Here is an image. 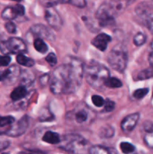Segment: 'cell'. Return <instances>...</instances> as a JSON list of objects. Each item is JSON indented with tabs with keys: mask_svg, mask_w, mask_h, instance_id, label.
I'll return each mask as SVG.
<instances>
[{
	"mask_svg": "<svg viewBox=\"0 0 153 154\" xmlns=\"http://www.w3.org/2000/svg\"><path fill=\"white\" fill-rule=\"evenodd\" d=\"M56 68L50 81V89L55 95L70 94L77 91L82 84L84 66L80 60L67 57Z\"/></svg>",
	"mask_w": 153,
	"mask_h": 154,
	"instance_id": "6da1fadb",
	"label": "cell"
},
{
	"mask_svg": "<svg viewBox=\"0 0 153 154\" xmlns=\"http://www.w3.org/2000/svg\"><path fill=\"white\" fill-rule=\"evenodd\" d=\"M128 1H106L102 3L96 11V19L101 27L112 25L115 17L124 11L130 4Z\"/></svg>",
	"mask_w": 153,
	"mask_h": 154,
	"instance_id": "7a4b0ae2",
	"label": "cell"
},
{
	"mask_svg": "<svg viewBox=\"0 0 153 154\" xmlns=\"http://www.w3.org/2000/svg\"><path fill=\"white\" fill-rule=\"evenodd\" d=\"M84 75L87 83L93 88L100 90L110 78V71L104 65L91 61L84 66Z\"/></svg>",
	"mask_w": 153,
	"mask_h": 154,
	"instance_id": "3957f363",
	"label": "cell"
},
{
	"mask_svg": "<svg viewBox=\"0 0 153 154\" xmlns=\"http://www.w3.org/2000/svg\"><path fill=\"white\" fill-rule=\"evenodd\" d=\"M60 147L70 154H89L91 146L86 139L79 134H67L61 139Z\"/></svg>",
	"mask_w": 153,
	"mask_h": 154,
	"instance_id": "277c9868",
	"label": "cell"
},
{
	"mask_svg": "<svg viewBox=\"0 0 153 154\" xmlns=\"http://www.w3.org/2000/svg\"><path fill=\"white\" fill-rule=\"evenodd\" d=\"M128 61L126 48L121 45H117L110 51L107 56V62L114 70L122 73L126 69Z\"/></svg>",
	"mask_w": 153,
	"mask_h": 154,
	"instance_id": "5b68a950",
	"label": "cell"
},
{
	"mask_svg": "<svg viewBox=\"0 0 153 154\" xmlns=\"http://www.w3.org/2000/svg\"><path fill=\"white\" fill-rule=\"evenodd\" d=\"M70 119L74 121L76 124L88 125L93 120L95 117V113L93 112L85 104H80L77 108H74L72 111L68 114Z\"/></svg>",
	"mask_w": 153,
	"mask_h": 154,
	"instance_id": "8992f818",
	"label": "cell"
},
{
	"mask_svg": "<svg viewBox=\"0 0 153 154\" xmlns=\"http://www.w3.org/2000/svg\"><path fill=\"white\" fill-rule=\"evenodd\" d=\"M0 51L8 56L9 54H22L26 51V45L22 39L12 37L0 42Z\"/></svg>",
	"mask_w": 153,
	"mask_h": 154,
	"instance_id": "52a82bcc",
	"label": "cell"
},
{
	"mask_svg": "<svg viewBox=\"0 0 153 154\" xmlns=\"http://www.w3.org/2000/svg\"><path fill=\"white\" fill-rule=\"evenodd\" d=\"M29 126V117L27 115L21 117L19 120L14 122L6 131H4L3 135L10 137H19L23 135Z\"/></svg>",
	"mask_w": 153,
	"mask_h": 154,
	"instance_id": "ba28073f",
	"label": "cell"
},
{
	"mask_svg": "<svg viewBox=\"0 0 153 154\" xmlns=\"http://www.w3.org/2000/svg\"><path fill=\"white\" fill-rule=\"evenodd\" d=\"M21 71L19 66L16 65L10 66L6 70L0 72V82L5 83L6 84L11 85L14 84L17 78L20 77Z\"/></svg>",
	"mask_w": 153,
	"mask_h": 154,
	"instance_id": "9c48e42d",
	"label": "cell"
},
{
	"mask_svg": "<svg viewBox=\"0 0 153 154\" xmlns=\"http://www.w3.org/2000/svg\"><path fill=\"white\" fill-rule=\"evenodd\" d=\"M30 32L38 38L41 39H46L50 42H54L56 39L53 32L46 26L43 24H35L30 27Z\"/></svg>",
	"mask_w": 153,
	"mask_h": 154,
	"instance_id": "30bf717a",
	"label": "cell"
},
{
	"mask_svg": "<svg viewBox=\"0 0 153 154\" xmlns=\"http://www.w3.org/2000/svg\"><path fill=\"white\" fill-rule=\"evenodd\" d=\"M45 20L47 23L55 30H59L63 26V21L57 11L54 8H47L45 11Z\"/></svg>",
	"mask_w": 153,
	"mask_h": 154,
	"instance_id": "8fae6325",
	"label": "cell"
},
{
	"mask_svg": "<svg viewBox=\"0 0 153 154\" xmlns=\"http://www.w3.org/2000/svg\"><path fill=\"white\" fill-rule=\"evenodd\" d=\"M139 119V113H134V114H128V116H126L121 122V129L123 132L128 133V132H132L136 125L137 124Z\"/></svg>",
	"mask_w": 153,
	"mask_h": 154,
	"instance_id": "7c38bea8",
	"label": "cell"
},
{
	"mask_svg": "<svg viewBox=\"0 0 153 154\" xmlns=\"http://www.w3.org/2000/svg\"><path fill=\"white\" fill-rule=\"evenodd\" d=\"M112 38L110 36L105 33H100L92 41V45L95 47L98 50L100 51H104L107 48L108 44L111 42Z\"/></svg>",
	"mask_w": 153,
	"mask_h": 154,
	"instance_id": "4fadbf2b",
	"label": "cell"
},
{
	"mask_svg": "<svg viewBox=\"0 0 153 154\" xmlns=\"http://www.w3.org/2000/svg\"><path fill=\"white\" fill-rule=\"evenodd\" d=\"M136 14L138 17L142 18V20L145 18L151 17L152 14V5H150L149 2H141L136 6L135 9Z\"/></svg>",
	"mask_w": 153,
	"mask_h": 154,
	"instance_id": "5bb4252c",
	"label": "cell"
},
{
	"mask_svg": "<svg viewBox=\"0 0 153 154\" xmlns=\"http://www.w3.org/2000/svg\"><path fill=\"white\" fill-rule=\"evenodd\" d=\"M27 93H28V91H27L26 87L22 85H20L11 92L10 97L12 101L16 102V101L21 100L22 99L25 98Z\"/></svg>",
	"mask_w": 153,
	"mask_h": 154,
	"instance_id": "9a60e30c",
	"label": "cell"
},
{
	"mask_svg": "<svg viewBox=\"0 0 153 154\" xmlns=\"http://www.w3.org/2000/svg\"><path fill=\"white\" fill-rule=\"evenodd\" d=\"M89 154H118L116 150L111 147L101 145L91 146L89 149Z\"/></svg>",
	"mask_w": 153,
	"mask_h": 154,
	"instance_id": "2e32d148",
	"label": "cell"
},
{
	"mask_svg": "<svg viewBox=\"0 0 153 154\" xmlns=\"http://www.w3.org/2000/svg\"><path fill=\"white\" fill-rule=\"evenodd\" d=\"M60 135L55 132H51V131H47L44 133V135L42 137V140L44 142L48 143L50 144H58L61 142Z\"/></svg>",
	"mask_w": 153,
	"mask_h": 154,
	"instance_id": "e0dca14e",
	"label": "cell"
},
{
	"mask_svg": "<svg viewBox=\"0 0 153 154\" xmlns=\"http://www.w3.org/2000/svg\"><path fill=\"white\" fill-rule=\"evenodd\" d=\"M24 73L20 74L21 77V84L20 85L24 86L27 88V87L32 85L34 81V76L33 75L31 72H28V71H24Z\"/></svg>",
	"mask_w": 153,
	"mask_h": 154,
	"instance_id": "ac0fdd59",
	"label": "cell"
},
{
	"mask_svg": "<svg viewBox=\"0 0 153 154\" xmlns=\"http://www.w3.org/2000/svg\"><path fill=\"white\" fill-rule=\"evenodd\" d=\"M1 16L2 19L7 20L9 21L14 20L16 17H18L14 9V7H10V6H8L2 11Z\"/></svg>",
	"mask_w": 153,
	"mask_h": 154,
	"instance_id": "d6986e66",
	"label": "cell"
},
{
	"mask_svg": "<svg viewBox=\"0 0 153 154\" xmlns=\"http://www.w3.org/2000/svg\"><path fill=\"white\" fill-rule=\"evenodd\" d=\"M16 62L18 64L21 65V66H26V67H32L34 65V61L32 58L26 57V56L23 55V54H18L16 56Z\"/></svg>",
	"mask_w": 153,
	"mask_h": 154,
	"instance_id": "ffe728a7",
	"label": "cell"
},
{
	"mask_svg": "<svg viewBox=\"0 0 153 154\" xmlns=\"http://www.w3.org/2000/svg\"><path fill=\"white\" fill-rule=\"evenodd\" d=\"M115 134V129L111 126H104L100 129L99 136L102 138H110L113 137Z\"/></svg>",
	"mask_w": 153,
	"mask_h": 154,
	"instance_id": "44dd1931",
	"label": "cell"
},
{
	"mask_svg": "<svg viewBox=\"0 0 153 154\" xmlns=\"http://www.w3.org/2000/svg\"><path fill=\"white\" fill-rule=\"evenodd\" d=\"M34 48L40 54H46V51H48V47L46 44L44 42L43 39L37 38L34 41Z\"/></svg>",
	"mask_w": 153,
	"mask_h": 154,
	"instance_id": "7402d4cb",
	"label": "cell"
},
{
	"mask_svg": "<svg viewBox=\"0 0 153 154\" xmlns=\"http://www.w3.org/2000/svg\"><path fill=\"white\" fill-rule=\"evenodd\" d=\"M105 87H108V88L115 89V88H119V87H122V83L119 79L116 78H110V77L105 82L104 84Z\"/></svg>",
	"mask_w": 153,
	"mask_h": 154,
	"instance_id": "603a6c76",
	"label": "cell"
},
{
	"mask_svg": "<svg viewBox=\"0 0 153 154\" xmlns=\"http://www.w3.org/2000/svg\"><path fill=\"white\" fill-rule=\"evenodd\" d=\"M153 77V67L150 66V67L147 68V69H144V70L141 71L137 75L138 80H146L149 79V78Z\"/></svg>",
	"mask_w": 153,
	"mask_h": 154,
	"instance_id": "cb8c5ba5",
	"label": "cell"
},
{
	"mask_svg": "<svg viewBox=\"0 0 153 154\" xmlns=\"http://www.w3.org/2000/svg\"><path fill=\"white\" fill-rule=\"evenodd\" d=\"M146 36L142 32L136 33L133 38L134 44L137 47L142 46V45L146 43Z\"/></svg>",
	"mask_w": 153,
	"mask_h": 154,
	"instance_id": "d4e9b609",
	"label": "cell"
},
{
	"mask_svg": "<svg viewBox=\"0 0 153 154\" xmlns=\"http://www.w3.org/2000/svg\"><path fill=\"white\" fill-rule=\"evenodd\" d=\"M120 150L124 154H130L134 152L135 147L129 142H122L120 144Z\"/></svg>",
	"mask_w": 153,
	"mask_h": 154,
	"instance_id": "484cf974",
	"label": "cell"
},
{
	"mask_svg": "<svg viewBox=\"0 0 153 154\" xmlns=\"http://www.w3.org/2000/svg\"><path fill=\"white\" fill-rule=\"evenodd\" d=\"M15 122V119L11 116H0V127L7 126H11Z\"/></svg>",
	"mask_w": 153,
	"mask_h": 154,
	"instance_id": "4316f807",
	"label": "cell"
},
{
	"mask_svg": "<svg viewBox=\"0 0 153 154\" xmlns=\"http://www.w3.org/2000/svg\"><path fill=\"white\" fill-rule=\"evenodd\" d=\"M148 88H142V89H138L136 90L133 93V96L136 99H141L142 98L145 97L148 93Z\"/></svg>",
	"mask_w": 153,
	"mask_h": 154,
	"instance_id": "83f0119b",
	"label": "cell"
},
{
	"mask_svg": "<svg viewBox=\"0 0 153 154\" xmlns=\"http://www.w3.org/2000/svg\"><path fill=\"white\" fill-rule=\"evenodd\" d=\"M92 102L98 108L104 106L105 103L104 99L101 96H98V95H94V96H92Z\"/></svg>",
	"mask_w": 153,
	"mask_h": 154,
	"instance_id": "f1b7e54d",
	"label": "cell"
},
{
	"mask_svg": "<svg viewBox=\"0 0 153 154\" xmlns=\"http://www.w3.org/2000/svg\"><path fill=\"white\" fill-rule=\"evenodd\" d=\"M143 141L147 147L153 149V132L146 133L143 137Z\"/></svg>",
	"mask_w": 153,
	"mask_h": 154,
	"instance_id": "f546056e",
	"label": "cell"
},
{
	"mask_svg": "<svg viewBox=\"0 0 153 154\" xmlns=\"http://www.w3.org/2000/svg\"><path fill=\"white\" fill-rule=\"evenodd\" d=\"M46 61L50 66H55L57 64V57L54 53H50L46 57Z\"/></svg>",
	"mask_w": 153,
	"mask_h": 154,
	"instance_id": "4dcf8cb0",
	"label": "cell"
},
{
	"mask_svg": "<svg viewBox=\"0 0 153 154\" xmlns=\"http://www.w3.org/2000/svg\"><path fill=\"white\" fill-rule=\"evenodd\" d=\"M4 28L7 30V32L10 34H15L16 32V26L13 22L8 21L4 25Z\"/></svg>",
	"mask_w": 153,
	"mask_h": 154,
	"instance_id": "1f68e13d",
	"label": "cell"
},
{
	"mask_svg": "<svg viewBox=\"0 0 153 154\" xmlns=\"http://www.w3.org/2000/svg\"><path fill=\"white\" fill-rule=\"evenodd\" d=\"M114 108H115V102L110 99H106V101H105L104 111L106 112H111L113 111Z\"/></svg>",
	"mask_w": 153,
	"mask_h": 154,
	"instance_id": "d6a6232c",
	"label": "cell"
},
{
	"mask_svg": "<svg viewBox=\"0 0 153 154\" xmlns=\"http://www.w3.org/2000/svg\"><path fill=\"white\" fill-rule=\"evenodd\" d=\"M66 4H70L75 7L84 8L86 5V2L84 0H71V1H67Z\"/></svg>",
	"mask_w": 153,
	"mask_h": 154,
	"instance_id": "836d02e7",
	"label": "cell"
},
{
	"mask_svg": "<svg viewBox=\"0 0 153 154\" xmlns=\"http://www.w3.org/2000/svg\"><path fill=\"white\" fill-rule=\"evenodd\" d=\"M143 23L147 29L153 33V17H148L143 19Z\"/></svg>",
	"mask_w": 153,
	"mask_h": 154,
	"instance_id": "e575fe53",
	"label": "cell"
},
{
	"mask_svg": "<svg viewBox=\"0 0 153 154\" xmlns=\"http://www.w3.org/2000/svg\"><path fill=\"white\" fill-rule=\"evenodd\" d=\"M10 56L8 55H3L0 56V67H3V66H8L10 63Z\"/></svg>",
	"mask_w": 153,
	"mask_h": 154,
	"instance_id": "d590c367",
	"label": "cell"
},
{
	"mask_svg": "<svg viewBox=\"0 0 153 154\" xmlns=\"http://www.w3.org/2000/svg\"><path fill=\"white\" fill-rule=\"evenodd\" d=\"M142 129L146 133L153 132V123L151 121H146L142 124Z\"/></svg>",
	"mask_w": 153,
	"mask_h": 154,
	"instance_id": "8d00e7d4",
	"label": "cell"
},
{
	"mask_svg": "<svg viewBox=\"0 0 153 154\" xmlns=\"http://www.w3.org/2000/svg\"><path fill=\"white\" fill-rule=\"evenodd\" d=\"M14 7L17 16H22V15H24V14H25V8H24L23 5L17 4L14 6Z\"/></svg>",
	"mask_w": 153,
	"mask_h": 154,
	"instance_id": "74e56055",
	"label": "cell"
},
{
	"mask_svg": "<svg viewBox=\"0 0 153 154\" xmlns=\"http://www.w3.org/2000/svg\"><path fill=\"white\" fill-rule=\"evenodd\" d=\"M50 81V75L48 74H44L41 77H40V79H39V82L42 86L46 85V84Z\"/></svg>",
	"mask_w": 153,
	"mask_h": 154,
	"instance_id": "f35d334b",
	"label": "cell"
},
{
	"mask_svg": "<svg viewBox=\"0 0 153 154\" xmlns=\"http://www.w3.org/2000/svg\"><path fill=\"white\" fill-rule=\"evenodd\" d=\"M10 144V142L8 140H0V152L7 149Z\"/></svg>",
	"mask_w": 153,
	"mask_h": 154,
	"instance_id": "ab89813d",
	"label": "cell"
},
{
	"mask_svg": "<svg viewBox=\"0 0 153 154\" xmlns=\"http://www.w3.org/2000/svg\"><path fill=\"white\" fill-rule=\"evenodd\" d=\"M148 63H149L150 66L153 67V51H152V52L149 54V55H148Z\"/></svg>",
	"mask_w": 153,
	"mask_h": 154,
	"instance_id": "60d3db41",
	"label": "cell"
},
{
	"mask_svg": "<svg viewBox=\"0 0 153 154\" xmlns=\"http://www.w3.org/2000/svg\"><path fill=\"white\" fill-rule=\"evenodd\" d=\"M18 154H35L34 153H32V152H28V151H21L20 153H18Z\"/></svg>",
	"mask_w": 153,
	"mask_h": 154,
	"instance_id": "b9f144b4",
	"label": "cell"
},
{
	"mask_svg": "<svg viewBox=\"0 0 153 154\" xmlns=\"http://www.w3.org/2000/svg\"><path fill=\"white\" fill-rule=\"evenodd\" d=\"M151 48H152V50H153V40H152V43H151Z\"/></svg>",
	"mask_w": 153,
	"mask_h": 154,
	"instance_id": "7bdbcfd3",
	"label": "cell"
},
{
	"mask_svg": "<svg viewBox=\"0 0 153 154\" xmlns=\"http://www.w3.org/2000/svg\"><path fill=\"white\" fill-rule=\"evenodd\" d=\"M3 133H4V132H0V135H3Z\"/></svg>",
	"mask_w": 153,
	"mask_h": 154,
	"instance_id": "ee69618b",
	"label": "cell"
},
{
	"mask_svg": "<svg viewBox=\"0 0 153 154\" xmlns=\"http://www.w3.org/2000/svg\"><path fill=\"white\" fill-rule=\"evenodd\" d=\"M1 154H9V153H5V152H4V153H2Z\"/></svg>",
	"mask_w": 153,
	"mask_h": 154,
	"instance_id": "f6af8a7d",
	"label": "cell"
},
{
	"mask_svg": "<svg viewBox=\"0 0 153 154\" xmlns=\"http://www.w3.org/2000/svg\"><path fill=\"white\" fill-rule=\"evenodd\" d=\"M152 96H153V93H152Z\"/></svg>",
	"mask_w": 153,
	"mask_h": 154,
	"instance_id": "bcb514c9",
	"label": "cell"
}]
</instances>
